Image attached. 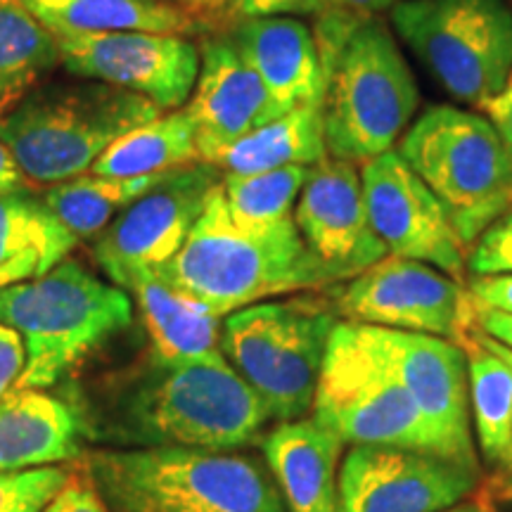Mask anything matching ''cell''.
<instances>
[{"instance_id": "ab89813d", "label": "cell", "mask_w": 512, "mask_h": 512, "mask_svg": "<svg viewBox=\"0 0 512 512\" xmlns=\"http://www.w3.org/2000/svg\"><path fill=\"white\" fill-rule=\"evenodd\" d=\"M479 508L484 512L491 510H512V467L510 470L496 472L489 482L479 491Z\"/></svg>"}, {"instance_id": "8fae6325", "label": "cell", "mask_w": 512, "mask_h": 512, "mask_svg": "<svg viewBox=\"0 0 512 512\" xmlns=\"http://www.w3.org/2000/svg\"><path fill=\"white\" fill-rule=\"evenodd\" d=\"M332 304L347 323L422 332L456 344L472 325V297L460 280L392 254L344 280Z\"/></svg>"}, {"instance_id": "d6a6232c", "label": "cell", "mask_w": 512, "mask_h": 512, "mask_svg": "<svg viewBox=\"0 0 512 512\" xmlns=\"http://www.w3.org/2000/svg\"><path fill=\"white\" fill-rule=\"evenodd\" d=\"M325 10L328 0H214L209 19H228L240 24L259 17H318Z\"/></svg>"}, {"instance_id": "4dcf8cb0", "label": "cell", "mask_w": 512, "mask_h": 512, "mask_svg": "<svg viewBox=\"0 0 512 512\" xmlns=\"http://www.w3.org/2000/svg\"><path fill=\"white\" fill-rule=\"evenodd\" d=\"M67 465L0 470V512H41L69 477Z\"/></svg>"}, {"instance_id": "f546056e", "label": "cell", "mask_w": 512, "mask_h": 512, "mask_svg": "<svg viewBox=\"0 0 512 512\" xmlns=\"http://www.w3.org/2000/svg\"><path fill=\"white\" fill-rule=\"evenodd\" d=\"M311 166H285V169L259 171V174H226L223 195L233 221L242 228H268L292 219L294 204Z\"/></svg>"}, {"instance_id": "f1b7e54d", "label": "cell", "mask_w": 512, "mask_h": 512, "mask_svg": "<svg viewBox=\"0 0 512 512\" xmlns=\"http://www.w3.org/2000/svg\"><path fill=\"white\" fill-rule=\"evenodd\" d=\"M164 176H76L53 185L43 202L76 240H88L100 235L128 204L155 188Z\"/></svg>"}, {"instance_id": "ee69618b", "label": "cell", "mask_w": 512, "mask_h": 512, "mask_svg": "<svg viewBox=\"0 0 512 512\" xmlns=\"http://www.w3.org/2000/svg\"><path fill=\"white\" fill-rule=\"evenodd\" d=\"M446 512H484V510L479 508V505H475V503H467V505H456V508H451V510H446Z\"/></svg>"}, {"instance_id": "7bdbcfd3", "label": "cell", "mask_w": 512, "mask_h": 512, "mask_svg": "<svg viewBox=\"0 0 512 512\" xmlns=\"http://www.w3.org/2000/svg\"><path fill=\"white\" fill-rule=\"evenodd\" d=\"M472 332H475V337H477V342H479V344H484L486 349H489V351H494L496 356H501L503 361L508 363V366H510V370H512V349L503 347V344H501V342H496V339L486 337L484 332H479V330L475 328V323H472Z\"/></svg>"}, {"instance_id": "e0dca14e", "label": "cell", "mask_w": 512, "mask_h": 512, "mask_svg": "<svg viewBox=\"0 0 512 512\" xmlns=\"http://www.w3.org/2000/svg\"><path fill=\"white\" fill-rule=\"evenodd\" d=\"M294 223L306 247L342 283L389 256L370 223L361 166L344 159L325 157L311 166L294 204Z\"/></svg>"}, {"instance_id": "cb8c5ba5", "label": "cell", "mask_w": 512, "mask_h": 512, "mask_svg": "<svg viewBox=\"0 0 512 512\" xmlns=\"http://www.w3.org/2000/svg\"><path fill=\"white\" fill-rule=\"evenodd\" d=\"M55 38L152 31L185 36L197 19L164 0H22Z\"/></svg>"}, {"instance_id": "ba28073f", "label": "cell", "mask_w": 512, "mask_h": 512, "mask_svg": "<svg viewBox=\"0 0 512 512\" xmlns=\"http://www.w3.org/2000/svg\"><path fill=\"white\" fill-rule=\"evenodd\" d=\"M337 323L335 304L313 294L259 302L228 313L221 351L264 401L271 418L299 420L313 408Z\"/></svg>"}, {"instance_id": "30bf717a", "label": "cell", "mask_w": 512, "mask_h": 512, "mask_svg": "<svg viewBox=\"0 0 512 512\" xmlns=\"http://www.w3.org/2000/svg\"><path fill=\"white\" fill-rule=\"evenodd\" d=\"M313 420L351 446H399L441 456L411 394L370 354L358 339L356 325L347 320L332 328L313 399Z\"/></svg>"}, {"instance_id": "b9f144b4", "label": "cell", "mask_w": 512, "mask_h": 512, "mask_svg": "<svg viewBox=\"0 0 512 512\" xmlns=\"http://www.w3.org/2000/svg\"><path fill=\"white\" fill-rule=\"evenodd\" d=\"M164 3L188 10L195 19H209L211 8H214V0H164Z\"/></svg>"}, {"instance_id": "603a6c76", "label": "cell", "mask_w": 512, "mask_h": 512, "mask_svg": "<svg viewBox=\"0 0 512 512\" xmlns=\"http://www.w3.org/2000/svg\"><path fill=\"white\" fill-rule=\"evenodd\" d=\"M76 242L27 188L0 195V290L43 278L67 259Z\"/></svg>"}, {"instance_id": "8d00e7d4", "label": "cell", "mask_w": 512, "mask_h": 512, "mask_svg": "<svg viewBox=\"0 0 512 512\" xmlns=\"http://www.w3.org/2000/svg\"><path fill=\"white\" fill-rule=\"evenodd\" d=\"M472 323L486 337L496 339L503 347L512 349V313L489 309V306L472 302Z\"/></svg>"}, {"instance_id": "5bb4252c", "label": "cell", "mask_w": 512, "mask_h": 512, "mask_svg": "<svg viewBox=\"0 0 512 512\" xmlns=\"http://www.w3.org/2000/svg\"><path fill=\"white\" fill-rule=\"evenodd\" d=\"M479 484V467L399 446H351L339 465L337 512H446Z\"/></svg>"}, {"instance_id": "44dd1931", "label": "cell", "mask_w": 512, "mask_h": 512, "mask_svg": "<svg viewBox=\"0 0 512 512\" xmlns=\"http://www.w3.org/2000/svg\"><path fill=\"white\" fill-rule=\"evenodd\" d=\"M79 415L46 389L12 387L0 399V470L62 465L83 456Z\"/></svg>"}, {"instance_id": "9c48e42d", "label": "cell", "mask_w": 512, "mask_h": 512, "mask_svg": "<svg viewBox=\"0 0 512 512\" xmlns=\"http://www.w3.org/2000/svg\"><path fill=\"white\" fill-rule=\"evenodd\" d=\"M392 27L448 95L482 110L512 74L510 0H399Z\"/></svg>"}, {"instance_id": "74e56055", "label": "cell", "mask_w": 512, "mask_h": 512, "mask_svg": "<svg viewBox=\"0 0 512 512\" xmlns=\"http://www.w3.org/2000/svg\"><path fill=\"white\" fill-rule=\"evenodd\" d=\"M486 119L494 124L498 131V136L503 138L505 147H508L510 157H512V74L505 81L503 91L496 95L494 100H489L486 105L479 110Z\"/></svg>"}, {"instance_id": "83f0119b", "label": "cell", "mask_w": 512, "mask_h": 512, "mask_svg": "<svg viewBox=\"0 0 512 512\" xmlns=\"http://www.w3.org/2000/svg\"><path fill=\"white\" fill-rule=\"evenodd\" d=\"M60 62V43L22 0H0V119Z\"/></svg>"}, {"instance_id": "6da1fadb", "label": "cell", "mask_w": 512, "mask_h": 512, "mask_svg": "<svg viewBox=\"0 0 512 512\" xmlns=\"http://www.w3.org/2000/svg\"><path fill=\"white\" fill-rule=\"evenodd\" d=\"M69 403L83 439L98 448L235 451L259 437L271 413L226 356L169 363L147 354L76 389Z\"/></svg>"}, {"instance_id": "52a82bcc", "label": "cell", "mask_w": 512, "mask_h": 512, "mask_svg": "<svg viewBox=\"0 0 512 512\" xmlns=\"http://www.w3.org/2000/svg\"><path fill=\"white\" fill-rule=\"evenodd\" d=\"M396 152L444 204L465 249L512 209V157L482 112L430 107Z\"/></svg>"}, {"instance_id": "2e32d148", "label": "cell", "mask_w": 512, "mask_h": 512, "mask_svg": "<svg viewBox=\"0 0 512 512\" xmlns=\"http://www.w3.org/2000/svg\"><path fill=\"white\" fill-rule=\"evenodd\" d=\"M57 43L60 62L72 74L143 95L162 112L181 110L200 74V50L176 34L117 31Z\"/></svg>"}, {"instance_id": "60d3db41", "label": "cell", "mask_w": 512, "mask_h": 512, "mask_svg": "<svg viewBox=\"0 0 512 512\" xmlns=\"http://www.w3.org/2000/svg\"><path fill=\"white\" fill-rule=\"evenodd\" d=\"M27 178H24L22 169H19L15 157L8 150V145L0 140V195H8V192H17L27 188Z\"/></svg>"}, {"instance_id": "f35d334b", "label": "cell", "mask_w": 512, "mask_h": 512, "mask_svg": "<svg viewBox=\"0 0 512 512\" xmlns=\"http://www.w3.org/2000/svg\"><path fill=\"white\" fill-rule=\"evenodd\" d=\"M399 0H328V10L323 15H335L349 22L377 17L382 10H392ZM320 17V15H318Z\"/></svg>"}, {"instance_id": "1f68e13d", "label": "cell", "mask_w": 512, "mask_h": 512, "mask_svg": "<svg viewBox=\"0 0 512 512\" xmlns=\"http://www.w3.org/2000/svg\"><path fill=\"white\" fill-rule=\"evenodd\" d=\"M465 264L470 275H512V209L472 242Z\"/></svg>"}, {"instance_id": "4fadbf2b", "label": "cell", "mask_w": 512, "mask_h": 512, "mask_svg": "<svg viewBox=\"0 0 512 512\" xmlns=\"http://www.w3.org/2000/svg\"><path fill=\"white\" fill-rule=\"evenodd\" d=\"M356 325V323H354ZM358 339L396 375L418 406L441 456L479 467L470 425L467 356L451 339L356 325Z\"/></svg>"}, {"instance_id": "9a60e30c", "label": "cell", "mask_w": 512, "mask_h": 512, "mask_svg": "<svg viewBox=\"0 0 512 512\" xmlns=\"http://www.w3.org/2000/svg\"><path fill=\"white\" fill-rule=\"evenodd\" d=\"M361 181L370 223L389 254L430 264L463 283V240L439 197L399 152H384L361 164Z\"/></svg>"}, {"instance_id": "d590c367", "label": "cell", "mask_w": 512, "mask_h": 512, "mask_svg": "<svg viewBox=\"0 0 512 512\" xmlns=\"http://www.w3.org/2000/svg\"><path fill=\"white\" fill-rule=\"evenodd\" d=\"M467 292L475 304L512 313V275H472Z\"/></svg>"}, {"instance_id": "7402d4cb", "label": "cell", "mask_w": 512, "mask_h": 512, "mask_svg": "<svg viewBox=\"0 0 512 512\" xmlns=\"http://www.w3.org/2000/svg\"><path fill=\"white\" fill-rule=\"evenodd\" d=\"M124 290L136 299L152 356L178 363L223 354L221 318L171 290L155 271L133 275Z\"/></svg>"}, {"instance_id": "d4e9b609", "label": "cell", "mask_w": 512, "mask_h": 512, "mask_svg": "<svg viewBox=\"0 0 512 512\" xmlns=\"http://www.w3.org/2000/svg\"><path fill=\"white\" fill-rule=\"evenodd\" d=\"M325 157L323 105H306L221 147L207 164L226 174H259L285 166H316Z\"/></svg>"}, {"instance_id": "484cf974", "label": "cell", "mask_w": 512, "mask_h": 512, "mask_svg": "<svg viewBox=\"0 0 512 512\" xmlns=\"http://www.w3.org/2000/svg\"><path fill=\"white\" fill-rule=\"evenodd\" d=\"M460 347L467 356L470 411L475 418L479 456L496 475L512 467V370L501 356L477 342L472 325Z\"/></svg>"}, {"instance_id": "277c9868", "label": "cell", "mask_w": 512, "mask_h": 512, "mask_svg": "<svg viewBox=\"0 0 512 512\" xmlns=\"http://www.w3.org/2000/svg\"><path fill=\"white\" fill-rule=\"evenodd\" d=\"M133 304L74 259L43 278L0 290V320L19 332L27 366L15 387L50 389L72 377L88 356L131 325Z\"/></svg>"}, {"instance_id": "e575fe53", "label": "cell", "mask_w": 512, "mask_h": 512, "mask_svg": "<svg viewBox=\"0 0 512 512\" xmlns=\"http://www.w3.org/2000/svg\"><path fill=\"white\" fill-rule=\"evenodd\" d=\"M27 366V349L24 339L10 325L0 320V399L19 382Z\"/></svg>"}, {"instance_id": "ac0fdd59", "label": "cell", "mask_w": 512, "mask_h": 512, "mask_svg": "<svg viewBox=\"0 0 512 512\" xmlns=\"http://www.w3.org/2000/svg\"><path fill=\"white\" fill-rule=\"evenodd\" d=\"M200 55V74L185 112L195 124L200 162L207 164L221 147L283 114L230 38H211Z\"/></svg>"}, {"instance_id": "5b68a950", "label": "cell", "mask_w": 512, "mask_h": 512, "mask_svg": "<svg viewBox=\"0 0 512 512\" xmlns=\"http://www.w3.org/2000/svg\"><path fill=\"white\" fill-rule=\"evenodd\" d=\"M159 114L152 100L110 83L50 86L0 119V140L29 183L57 185L91 171L114 140Z\"/></svg>"}, {"instance_id": "836d02e7", "label": "cell", "mask_w": 512, "mask_h": 512, "mask_svg": "<svg viewBox=\"0 0 512 512\" xmlns=\"http://www.w3.org/2000/svg\"><path fill=\"white\" fill-rule=\"evenodd\" d=\"M41 512H110L98 486L86 472V467L69 472L62 489L50 498Z\"/></svg>"}, {"instance_id": "4316f807", "label": "cell", "mask_w": 512, "mask_h": 512, "mask_svg": "<svg viewBox=\"0 0 512 512\" xmlns=\"http://www.w3.org/2000/svg\"><path fill=\"white\" fill-rule=\"evenodd\" d=\"M197 162L195 124L188 112L176 110L159 114L114 140L91 171L98 176H157Z\"/></svg>"}, {"instance_id": "ffe728a7", "label": "cell", "mask_w": 512, "mask_h": 512, "mask_svg": "<svg viewBox=\"0 0 512 512\" xmlns=\"http://www.w3.org/2000/svg\"><path fill=\"white\" fill-rule=\"evenodd\" d=\"M342 448L344 441L313 418L280 422L261 439L287 512H337Z\"/></svg>"}, {"instance_id": "7c38bea8", "label": "cell", "mask_w": 512, "mask_h": 512, "mask_svg": "<svg viewBox=\"0 0 512 512\" xmlns=\"http://www.w3.org/2000/svg\"><path fill=\"white\" fill-rule=\"evenodd\" d=\"M221 181L216 166L197 162L169 171L155 188L128 204L98 235L93 249L107 278L126 287L133 275L169 264L190 238Z\"/></svg>"}, {"instance_id": "d6986e66", "label": "cell", "mask_w": 512, "mask_h": 512, "mask_svg": "<svg viewBox=\"0 0 512 512\" xmlns=\"http://www.w3.org/2000/svg\"><path fill=\"white\" fill-rule=\"evenodd\" d=\"M233 41L271 95L275 110L323 105L325 69L316 34L299 17H259L235 24Z\"/></svg>"}, {"instance_id": "3957f363", "label": "cell", "mask_w": 512, "mask_h": 512, "mask_svg": "<svg viewBox=\"0 0 512 512\" xmlns=\"http://www.w3.org/2000/svg\"><path fill=\"white\" fill-rule=\"evenodd\" d=\"M83 467L110 512H287L259 460L209 448H95Z\"/></svg>"}, {"instance_id": "7a4b0ae2", "label": "cell", "mask_w": 512, "mask_h": 512, "mask_svg": "<svg viewBox=\"0 0 512 512\" xmlns=\"http://www.w3.org/2000/svg\"><path fill=\"white\" fill-rule=\"evenodd\" d=\"M155 273L219 318L280 294L342 283L306 247L294 216L268 228L238 226L221 183L181 252Z\"/></svg>"}, {"instance_id": "8992f818", "label": "cell", "mask_w": 512, "mask_h": 512, "mask_svg": "<svg viewBox=\"0 0 512 512\" xmlns=\"http://www.w3.org/2000/svg\"><path fill=\"white\" fill-rule=\"evenodd\" d=\"M420 93L384 19H361L325 76L323 126L328 157L351 164L392 152L413 124Z\"/></svg>"}]
</instances>
